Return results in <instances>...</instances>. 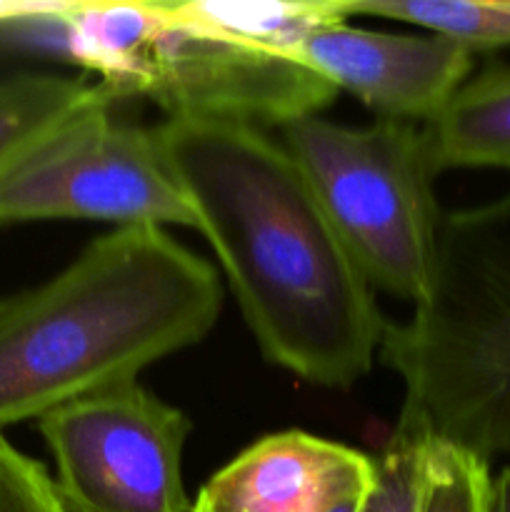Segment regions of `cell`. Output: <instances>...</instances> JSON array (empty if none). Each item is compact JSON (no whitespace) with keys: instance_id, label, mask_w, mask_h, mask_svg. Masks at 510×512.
Listing matches in <instances>:
<instances>
[{"instance_id":"9","label":"cell","mask_w":510,"mask_h":512,"mask_svg":"<svg viewBox=\"0 0 510 512\" xmlns=\"http://www.w3.org/2000/svg\"><path fill=\"white\" fill-rule=\"evenodd\" d=\"M378 463L303 430L255 440L200 490L218 512H330L373 490Z\"/></svg>"},{"instance_id":"10","label":"cell","mask_w":510,"mask_h":512,"mask_svg":"<svg viewBox=\"0 0 510 512\" xmlns=\"http://www.w3.org/2000/svg\"><path fill=\"white\" fill-rule=\"evenodd\" d=\"M435 173L453 168L510 170V65L490 63L470 75L423 123Z\"/></svg>"},{"instance_id":"3","label":"cell","mask_w":510,"mask_h":512,"mask_svg":"<svg viewBox=\"0 0 510 512\" xmlns=\"http://www.w3.org/2000/svg\"><path fill=\"white\" fill-rule=\"evenodd\" d=\"M378 358L403 380L395 435L510 453V190L443 213L428 295Z\"/></svg>"},{"instance_id":"18","label":"cell","mask_w":510,"mask_h":512,"mask_svg":"<svg viewBox=\"0 0 510 512\" xmlns=\"http://www.w3.org/2000/svg\"><path fill=\"white\" fill-rule=\"evenodd\" d=\"M368 495H370V493H368ZM368 495H363V498H350V500H345V503L335 505V508L330 510V512H360V510H363L365 500H368Z\"/></svg>"},{"instance_id":"14","label":"cell","mask_w":510,"mask_h":512,"mask_svg":"<svg viewBox=\"0 0 510 512\" xmlns=\"http://www.w3.org/2000/svg\"><path fill=\"white\" fill-rule=\"evenodd\" d=\"M425 440L390 435L380 455L378 478L360 512H418Z\"/></svg>"},{"instance_id":"4","label":"cell","mask_w":510,"mask_h":512,"mask_svg":"<svg viewBox=\"0 0 510 512\" xmlns=\"http://www.w3.org/2000/svg\"><path fill=\"white\" fill-rule=\"evenodd\" d=\"M348 20L343 0L153 3L125 95H148L168 118L280 128L320 115L338 90L300 60L315 28Z\"/></svg>"},{"instance_id":"13","label":"cell","mask_w":510,"mask_h":512,"mask_svg":"<svg viewBox=\"0 0 510 512\" xmlns=\"http://www.w3.org/2000/svg\"><path fill=\"white\" fill-rule=\"evenodd\" d=\"M490 460L458 445L425 440L418 512H488Z\"/></svg>"},{"instance_id":"5","label":"cell","mask_w":510,"mask_h":512,"mask_svg":"<svg viewBox=\"0 0 510 512\" xmlns=\"http://www.w3.org/2000/svg\"><path fill=\"white\" fill-rule=\"evenodd\" d=\"M278 130L368 283L423 303L443 223L423 125L378 118L350 128L308 115Z\"/></svg>"},{"instance_id":"7","label":"cell","mask_w":510,"mask_h":512,"mask_svg":"<svg viewBox=\"0 0 510 512\" xmlns=\"http://www.w3.org/2000/svg\"><path fill=\"white\" fill-rule=\"evenodd\" d=\"M68 512H193L183 450L193 423L130 380L38 420Z\"/></svg>"},{"instance_id":"11","label":"cell","mask_w":510,"mask_h":512,"mask_svg":"<svg viewBox=\"0 0 510 512\" xmlns=\"http://www.w3.org/2000/svg\"><path fill=\"white\" fill-rule=\"evenodd\" d=\"M345 13L403 20L470 53L510 48V0H343Z\"/></svg>"},{"instance_id":"1","label":"cell","mask_w":510,"mask_h":512,"mask_svg":"<svg viewBox=\"0 0 510 512\" xmlns=\"http://www.w3.org/2000/svg\"><path fill=\"white\" fill-rule=\"evenodd\" d=\"M155 130L265 358L320 388L368 375L388 320L285 145L233 120Z\"/></svg>"},{"instance_id":"15","label":"cell","mask_w":510,"mask_h":512,"mask_svg":"<svg viewBox=\"0 0 510 512\" xmlns=\"http://www.w3.org/2000/svg\"><path fill=\"white\" fill-rule=\"evenodd\" d=\"M0 512H68L53 478L0 433Z\"/></svg>"},{"instance_id":"2","label":"cell","mask_w":510,"mask_h":512,"mask_svg":"<svg viewBox=\"0 0 510 512\" xmlns=\"http://www.w3.org/2000/svg\"><path fill=\"white\" fill-rule=\"evenodd\" d=\"M220 308L213 265L168 230H110L48 283L0 298V433L138 380L200 343Z\"/></svg>"},{"instance_id":"16","label":"cell","mask_w":510,"mask_h":512,"mask_svg":"<svg viewBox=\"0 0 510 512\" xmlns=\"http://www.w3.org/2000/svg\"><path fill=\"white\" fill-rule=\"evenodd\" d=\"M45 5H48V0H0V25L30 18V15L40 13Z\"/></svg>"},{"instance_id":"12","label":"cell","mask_w":510,"mask_h":512,"mask_svg":"<svg viewBox=\"0 0 510 512\" xmlns=\"http://www.w3.org/2000/svg\"><path fill=\"white\" fill-rule=\"evenodd\" d=\"M110 93L103 83L53 73H25L0 80V170L48 125L78 105Z\"/></svg>"},{"instance_id":"6","label":"cell","mask_w":510,"mask_h":512,"mask_svg":"<svg viewBox=\"0 0 510 512\" xmlns=\"http://www.w3.org/2000/svg\"><path fill=\"white\" fill-rule=\"evenodd\" d=\"M113 93L78 105L0 170V223L103 220L198 230L158 130L113 113Z\"/></svg>"},{"instance_id":"19","label":"cell","mask_w":510,"mask_h":512,"mask_svg":"<svg viewBox=\"0 0 510 512\" xmlns=\"http://www.w3.org/2000/svg\"><path fill=\"white\" fill-rule=\"evenodd\" d=\"M193 512H218V510H215V508H213V505H210V503H205V500H203V498H200V495H198V498H195Z\"/></svg>"},{"instance_id":"8","label":"cell","mask_w":510,"mask_h":512,"mask_svg":"<svg viewBox=\"0 0 510 512\" xmlns=\"http://www.w3.org/2000/svg\"><path fill=\"white\" fill-rule=\"evenodd\" d=\"M300 60L335 90H348L383 120L428 123L470 78L468 48L443 35H395L348 25L315 28Z\"/></svg>"},{"instance_id":"17","label":"cell","mask_w":510,"mask_h":512,"mask_svg":"<svg viewBox=\"0 0 510 512\" xmlns=\"http://www.w3.org/2000/svg\"><path fill=\"white\" fill-rule=\"evenodd\" d=\"M488 512H510V465L493 478Z\"/></svg>"}]
</instances>
